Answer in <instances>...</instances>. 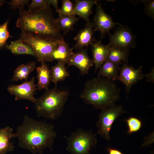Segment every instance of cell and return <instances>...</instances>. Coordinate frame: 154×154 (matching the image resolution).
Returning a JSON list of instances; mask_svg holds the SVG:
<instances>
[{
	"instance_id": "1",
	"label": "cell",
	"mask_w": 154,
	"mask_h": 154,
	"mask_svg": "<svg viewBox=\"0 0 154 154\" xmlns=\"http://www.w3.org/2000/svg\"><path fill=\"white\" fill-rule=\"evenodd\" d=\"M15 133L19 146L34 154H42L46 148L52 151L57 135L52 123L36 120L26 115Z\"/></svg>"
},
{
	"instance_id": "2",
	"label": "cell",
	"mask_w": 154,
	"mask_h": 154,
	"mask_svg": "<svg viewBox=\"0 0 154 154\" xmlns=\"http://www.w3.org/2000/svg\"><path fill=\"white\" fill-rule=\"evenodd\" d=\"M19 9L16 26L22 33L45 39L60 40L63 38L50 6L28 11L23 7Z\"/></svg>"
},
{
	"instance_id": "3",
	"label": "cell",
	"mask_w": 154,
	"mask_h": 154,
	"mask_svg": "<svg viewBox=\"0 0 154 154\" xmlns=\"http://www.w3.org/2000/svg\"><path fill=\"white\" fill-rule=\"evenodd\" d=\"M120 91L114 81L98 76L86 82L79 96L86 103L102 109L115 104L120 98Z\"/></svg>"
},
{
	"instance_id": "4",
	"label": "cell",
	"mask_w": 154,
	"mask_h": 154,
	"mask_svg": "<svg viewBox=\"0 0 154 154\" xmlns=\"http://www.w3.org/2000/svg\"><path fill=\"white\" fill-rule=\"evenodd\" d=\"M46 90L34 103L36 114L38 117L54 120L61 116L69 93L68 90L59 89L56 85Z\"/></svg>"
},
{
	"instance_id": "5",
	"label": "cell",
	"mask_w": 154,
	"mask_h": 154,
	"mask_svg": "<svg viewBox=\"0 0 154 154\" xmlns=\"http://www.w3.org/2000/svg\"><path fill=\"white\" fill-rule=\"evenodd\" d=\"M96 134L91 130L85 131L81 129L72 132L66 139V150L71 154H90V151L97 143Z\"/></svg>"
},
{
	"instance_id": "6",
	"label": "cell",
	"mask_w": 154,
	"mask_h": 154,
	"mask_svg": "<svg viewBox=\"0 0 154 154\" xmlns=\"http://www.w3.org/2000/svg\"><path fill=\"white\" fill-rule=\"evenodd\" d=\"M20 36L19 38L31 47L35 56L41 62L51 61L52 52L60 40L42 38L22 33Z\"/></svg>"
},
{
	"instance_id": "7",
	"label": "cell",
	"mask_w": 154,
	"mask_h": 154,
	"mask_svg": "<svg viewBox=\"0 0 154 154\" xmlns=\"http://www.w3.org/2000/svg\"><path fill=\"white\" fill-rule=\"evenodd\" d=\"M122 106L115 104L102 109L99 116L96 125L99 128L96 134L109 141L110 132L114 121L122 114L125 113Z\"/></svg>"
},
{
	"instance_id": "8",
	"label": "cell",
	"mask_w": 154,
	"mask_h": 154,
	"mask_svg": "<svg viewBox=\"0 0 154 154\" xmlns=\"http://www.w3.org/2000/svg\"><path fill=\"white\" fill-rule=\"evenodd\" d=\"M110 46L129 49L135 45V37L130 30L124 26H120L112 35L109 34Z\"/></svg>"
},
{
	"instance_id": "9",
	"label": "cell",
	"mask_w": 154,
	"mask_h": 154,
	"mask_svg": "<svg viewBox=\"0 0 154 154\" xmlns=\"http://www.w3.org/2000/svg\"><path fill=\"white\" fill-rule=\"evenodd\" d=\"M35 82V78L33 77L29 81H26L20 84L11 85L7 90L11 94L15 96V100L25 99L34 103L36 99L34 96V93L37 89Z\"/></svg>"
},
{
	"instance_id": "10",
	"label": "cell",
	"mask_w": 154,
	"mask_h": 154,
	"mask_svg": "<svg viewBox=\"0 0 154 154\" xmlns=\"http://www.w3.org/2000/svg\"><path fill=\"white\" fill-rule=\"evenodd\" d=\"M142 66L135 69L125 63L120 68L118 80L125 84L128 95L132 86L145 76V74L142 73Z\"/></svg>"
},
{
	"instance_id": "11",
	"label": "cell",
	"mask_w": 154,
	"mask_h": 154,
	"mask_svg": "<svg viewBox=\"0 0 154 154\" xmlns=\"http://www.w3.org/2000/svg\"><path fill=\"white\" fill-rule=\"evenodd\" d=\"M92 23L94 31H99L102 38L111 29L119 25L114 22L111 17L106 13L100 3L97 4L96 13Z\"/></svg>"
},
{
	"instance_id": "12",
	"label": "cell",
	"mask_w": 154,
	"mask_h": 154,
	"mask_svg": "<svg viewBox=\"0 0 154 154\" xmlns=\"http://www.w3.org/2000/svg\"><path fill=\"white\" fill-rule=\"evenodd\" d=\"M67 64L68 66L73 65L77 67L79 69L81 74L83 75L88 74L89 69L94 63L89 57L87 49L85 48L79 52H74Z\"/></svg>"
},
{
	"instance_id": "13",
	"label": "cell",
	"mask_w": 154,
	"mask_h": 154,
	"mask_svg": "<svg viewBox=\"0 0 154 154\" xmlns=\"http://www.w3.org/2000/svg\"><path fill=\"white\" fill-rule=\"evenodd\" d=\"M92 23L90 21L87 23L86 27L81 30L74 37L76 42L72 48L74 49L79 50L87 47L92 42V37L94 33Z\"/></svg>"
},
{
	"instance_id": "14",
	"label": "cell",
	"mask_w": 154,
	"mask_h": 154,
	"mask_svg": "<svg viewBox=\"0 0 154 154\" xmlns=\"http://www.w3.org/2000/svg\"><path fill=\"white\" fill-rule=\"evenodd\" d=\"M90 45L96 72L106 60L110 46L109 44L106 45L102 44L100 40L92 43Z\"/></svg>"
},
{
	"instance_id": "15",
	"label": "cell",
	"mask_w": 154,
	"mask_h": 154,
	"mask_svg": "<svg viewBox=\"0 0 154 154\" xmlns=\"http://www.w3.org/2000/svg\"><path fill=\"white\" fill-rule=\"evenodd\" d=\"M122 62H114L106 60L98 73V76L101 77L114 81L118 79Z\"/></svg>"
},
{
	"instance_id": "16",
	"label": "cell",
	"mask_w": 154,
	"mask_h": 154,
	"mask_svg": "<svg viewBox=\"0 0 154 154\" xmlns=\"http://www.w3.org/2000/svg\"><path fill=\"white\" fill-rule=\"evenodd\" d=\"M73 48H69L68 43L64 38L60 40L59 43L52 54L51 61L55 60L67 64L72 55L73 53Z\"/></svg>"
},
{
	"instance_id": "17",
	"label": "cell",
	"mask_w": 154,
	"mask_h": 154,
	"mask_svg": "<svg viewBox=\"0 0 154 154\" xmlns=\"http://www.w3.org/2000/svg\"><path fill=\"white\" fill-rule=\"evenodd\" d=\"M98 0H76L74 5V14L77 15L86 21H90L89 17L92 13L94 5L97 4Z\"/></svg>"
},
{
	"instance_id": "18",
	"label": "cell",
	"mask_w": 154,
	"mask_h": 154,
	"mask_svg": "<svg viewBox=\"0 0 154 154\" xmlns=\"http://www.w3.org/2000/svg\"><path fill=\"white\" fill-rule=\"evenodd\" d=\"M37 83V89L40 90L48 89L51 80V71L48 66L44 62H41L40 66L36 68Z\"/></svg>"
},
{
	"instance_id": "19",
	"label": "cell",
	"mask_w": 154,
	"mask_h": 154,
	"mask_svg": "<svg viewBox=\"0 0 154 154\" xmlns=\"http://www.w3.org/2000/svg\"><path fill=\"white\" fill-rule=\"evenodd\" d=\"M13 131L12 128L9 126L0 129V154H5L13 150L14 147L10 141L12 138L16 137Z\"/></svg>"
},
{
	"instance_id": "20",
	"label": "cell",
	"mask_w": 154,
	"mask_h": 154,
	"mask_svg": "<svg viewBox=\"0 0 154 154\" xmlns=\"http://www.w3.org/2000/svg\"><path fill=\"white\" fill-rule=\"evenodd\" d=\"M36 64V62L33 61L19 66L14 71L11 81L17 82L24 79L27 81L29 74L34 69Z\"/></svg>"
},
{
	"instance_id": "21",
	"label": "cell",
	"mask_w": 154,
	"mask_h": 154,
	"mask_svg": "<svg viewBox=\"0 0 154 154\" xmlns=\"http://www.w3.org/2000/svg\"><path fill=\"white\" fill-rule=\"evenodd\" d=\"M129 49H124L110 46L106 60L114 62L123 61L127 64Z\"/></svg>"
},
{
	"instance_id": "22",
	"label": "cell",
	"mask_w": 154,
	"mask_h": 154,
	"mask_svg": "<svg viewBox=\"0 0 154 154\" xmlns=\"http://www.w3.org/2000/svg\"><path fill=\"white\" fill-rule=\"evenodd\" d=\"M58 17L57 19L58 25L60 31L65 35L69 31L73 30L74 25L78 20L75 15H64L59 12Z\"/></svg>"
},
{
	"instance_id": "23",
	"label": "cell",
	"mask_w": 154,
	"mask_h": 154,
	"mask_svg": "<svg viewBox=\"0 0 154 154\" xmlns=\"http://www.w3.org/2000/svg\"><path fill=\"white\" fill-rule=\"evenodd\" d=\"M6 48L16 55L28 54L35 56V54L31 47L24 43L20 38L12 41L9 45H6Z\"/></svg>"
},
{
	"instance_id": "24",
	"label": "cell",
	"mask_w": 154,
	"mask_h": 154,
	"mask_svg": "<svg viewBox=\"0 0 154 154\" xmlns=\"http://www.w3.org/2000/svg\"><path fill=\"white\" fill-rule=\"evenodd\" d=\"M65 64L60 61H58L57 64L51 67V81L55 85L60 81H64L66 78L70 76Z\"/></svg>"
},
{
	"instance_id": "25",
	"label": "cell",
	"mask_w": 154,
	"mask_h": 154,
	"mask_svg": "<svg viewBox=\"0 0 154 154\" xmlns=\"http://www.w3.org/2000/svg\"><path fill=\"white\" fill-rule=\"evenodd\" d=\"M125 121L127 123L128 127L127 133L129 134L137 132L140 130L142 126L141 121L135 117H129L125 119Z\"/></svg>"
},
{
	"instance_id": "26",
	"label": "cell",
	"mask_w": 154,
	"mask_h": 154,
	"mask_svg": "<svg viewBox=\"0 0 154 154\" xmlns=\"http://www.w3.org/2000/svg\"><path fill=\"white\" fill-rule=\"evenodd\" d=\"M9 21L0 25V49L4 46L9 37H11L7 29Z\"/></svg>"
},
{
	"instance_id": "27",
	"label": "cell",
	"mask_w": 154,
	"mask_h": 154,
	"mask_svg": "<svg viewBox=\"0 0 154 154\" xmlns=\"http://www.w3.org/2000/svg\"><path fill=\"white\" fill-rule=\"evenodd\" d=\"M62 2V6L59 12L64 15H75L74 14V5L69 0H64Z\"/></svg>"
},
{
	"instance_id": "28",
	"label": "cell",
	"mask_w": 154,
	"mask_h": 154,
	"mask_svg": "<svg viewBox=\"0 0 154 154\" xmlns=\"http://www.w3.org/2000/svg\"><path fill=\"white\" fill-rule=\"evenodd\" d=\"M50 6L47 3L46 0H32L29 5V10L39 9Z\"/></svg>"
},
{
	"instance_id": "29",
	"label": "cell",
	"mask_w": 154,
	"mask_h": 154,
	"mask_svg": "<svg viewBox=\"0 0 154 154\" xmlns=\"http://www.w3.org/2000/svg\"><path fill=\"white\" fill-rule=\"evenodd\" d=\"M145 5V11L146 13L152 19L154 17V0L144 1Z\"/></svg>"
},
{
	"instance_id": "30",
	"label": "cell",
	"mask_w": 154,
	"mask_h": 154,
	"mask_svg": "<svg viewBox=\"0 0 154 154\" xmlns=\"http://www.w3.org/2000/svg\"><path fill=\"white\" fill-rule=\"evenodd\" d=\"M30 0H12L8 3L11 9H16L21 7H23L25 4H28Z\"/></svg>"
},
{
	"instance_id": "31",
	"label": "cell",
	"mask_w": 154,
	"mask_h": 154,
	"mask_svg": "<svg viewBox=\"0 0 154 154\" xmlns=\"http://www.w3.org/2000/svg\"><path fill=\"white\" fill-rule=\"evenodd\" d=\"M48 5H52L56 9V12L58 13L60 10L58 5V0H46Z\"/></svg>"
},
{
	"instance_id": "32",
	"label": "cell",
	"mask_w": 154,
	"mask_h": 154,
	"mask_svg": "<svg viewBox=\"0 0 154 154\" xmlns=\"http://www.w3.org/2000/svg\"><path fill=\"white\" fill-rule=\"evenodd\" d=\"M154 68H153L151 71L148 74H145V76L147 78V81H150L153 84L154 83Z\"/></svg>"
},
{
	"instance_id": "33",
	"label": "cell",
	"mask_w": 154,
	"mask_h": 154,
	"mask_svg": "<svg viewBox=\"0 0 154 154\" xmlns=\"http://www.w3.org/2000/svg\"><path fill=\"white\" fill-rule=\"evenodd\" d=\"M106 149L108 152V154H123L121 151L116 149L110 147Z\"/></svg>"
},
{
	"instance_id": "34",
	"label": "cell",
	"mask_w": 154,
	"mask_h": 154,
	"mask_svg": "<svg viewBox=\"0 0 154 154\" xmlns=\"http://www.w3.org/2000/svg\"><path fill=\"white\" fill-rule=\"evenodd\" d=\"M5 0H0V6L3 4L5 3Z\"/></svg>"
}]
</instances>
